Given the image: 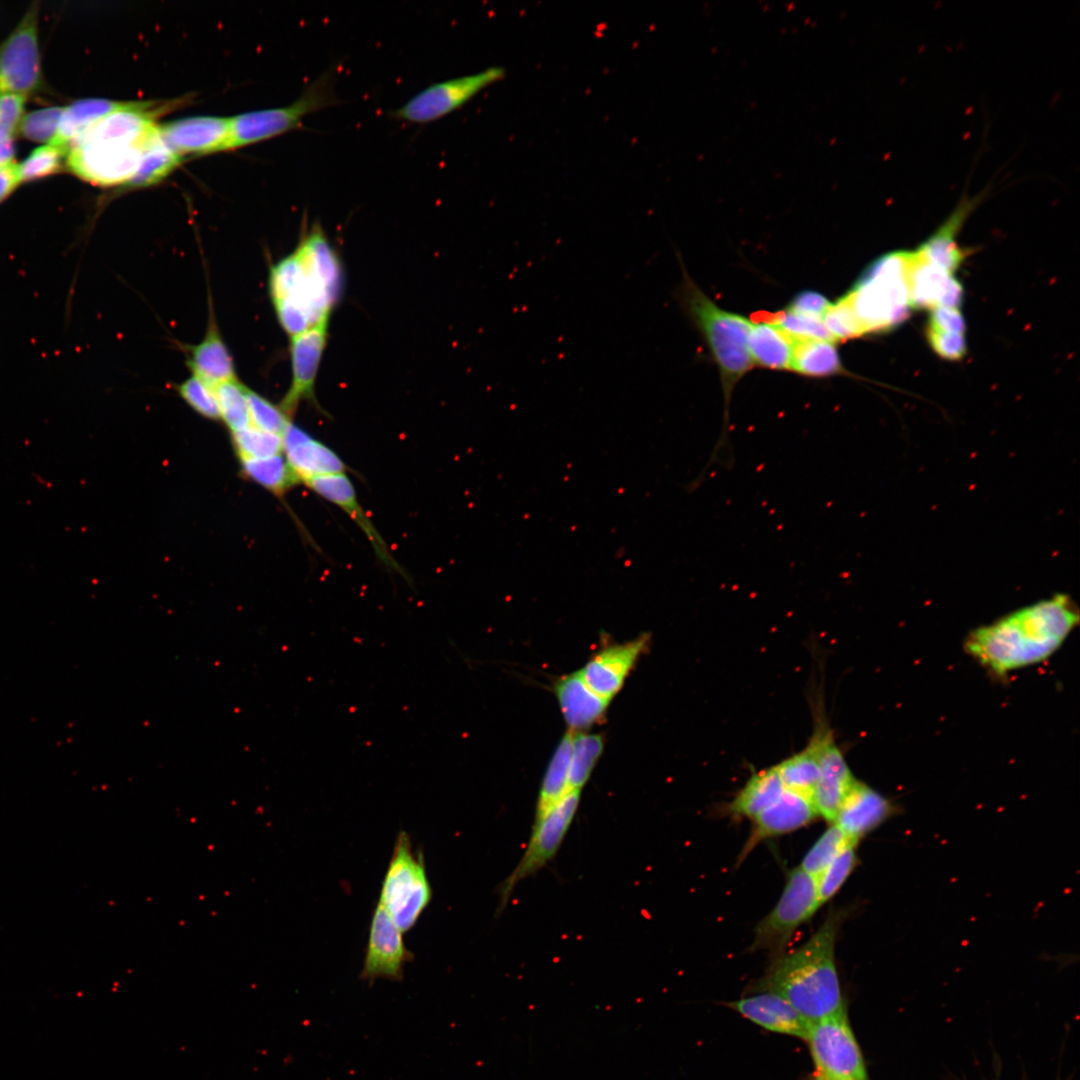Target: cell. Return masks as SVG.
<instances>
[{
    "instance_id": "1",
    "label": "cell",
    "mask_w": 1080,
    "mask_h": 1080,
    "mask_svg": "<svg viewBox=\"0 0 1080 1080\" xmlns=\"http://www.w3.org/2000/svg\"><path fill=\"white\" fill-rule=\"evenodd\" d=\"M1078 622L1072 600L1055 595L976 629L965 649L979 664L1002 675L1047 659Z\"/></svg>"
},
{
    "instance_id": "2",
    "label": "cell",
    "mask_w": 1080,
    "mask_h": 1080,
    "mask_svg": "<svg viewBox=\"0 0 1080 1080\" xmlns=\"http://www.w3.org/2000/svg\"><path fill=\"white\" fill-rule=\"evenodd\" d=\"M839 923L830 912L808 941L775 957L754 991L780 995L811 1023L845 1012L835 963Z\"/></svg>"
},
{
    "instance_id": "3",
    "label": "cell",
    "mask_w": 1080,
    "mask_h": 1080,
    "mask_svg": "<svg viewBox=\"0 0 1080 1080\" xmlns=\"http://www.w3.org/2000/svg\"><path fill=\"white\" fill-rule=\"evenodd\" d=\"M682 281L675 297L683 311L702 335L720 373L725 401L722 435L711 459L715 458L723 442L728 446L729 402L734 387L754 366L748 348L752 321L738 313L727 311L711 300L687 273L680 257ZM730 449V447L728 446Z\"/></svg>"
},
{
    "instance_id": "4",
    "label": "cell",
    "mask_w": 1080,
    "mask_h": 1080,
    "mask_svg": "<svg viewBox=\"0 0 1080 1080\" xmlns=\"http://www.w3.org/2000/svg\"><path fill=\"white\" fill-rule=\"evenodd\" d=\"M912 252L898 251L871 263L844 295L865 334L888 331L904 322L910 311L907 275Z\"/></svg>"
},
{
    "instance_id": "5",
    "label": "cell",
    "mask_w": 1080,
    "mask_h": 1080,
    "mask_svg": "<svg viewBox=\"0 0 1080 1080\" xmlns=\"http://www.w3.org/2000/svg\"><path fill=\"white\" fill-rule=\"evenodd\" d=\"M151 142L136 143L98 120L70 144L66 168L97 186L127 185Z\"/></svg>"
},
{
    "instance_id": "6",
    "label": "cell",
    "mask_w": 1080,
    "mask_h": 1080,
    "mask_svg": "<svg viewBox=\"0 0 1080 1080\" xmlns=\"http://www.w3.org/2000/svg\"><path fill=\"white\" fill-rule=\"evenodd\" d=\"M431 899L432 888L424 856L421 851L413 850L409 834L400 831L383 879L378 904L397 927L406 932L416 924Z\"/></svg>"
},
{
    "instance_id": "7",
    "label": "cell",
    "mask_w": 1080,
    "mask_h": 1080,
    "mask_svg": "<svg viewBox=\"0 0 1080 1080\" xmlns=\"http://www.w3.org/2000/svg\"><path fill=\"white\" fill-rule=\"evenodd\" d=\"M335 71H325L293 103L251 111L230 118L229 149L278 136L303 124L308 114L336 105Z\"/></svg>"
},
{
    "instance_id": "8",
    "label": "cell",
    "mask_w": 1080,
    "mask_h": 1080,
    "mask_svg": "<svg viewBox=\"0 0 1080 1080\" xmlns=\"http://www.w3.org/2000/svg\"><path fill=\"white\" fill-rule=\"evenodd\" d=\"M820 907L816 879L799 866L786 878L775 907L755 927L750 950L782 953L796 930L808 922Z\"/></svg>"
},
{
    "instance_id": "9",
    "label": "cell",
    "mask_w": 1080,
    "mask_h": 1080,
    "mask_svg": "<svg viewBox=\"0 0 1080 1080\" xmlns=\"http://www.w3.org/2000/svg\"><path fill=\"white\" fill-rule=\"evenodd\" d=\"M580 795V790H569L540 820L534 822L520 861L499 887L498 912L505 908L521 881L536 874L555 857L574 820Z\"/></svg>"
},
{
    "instance_id": "10",
    "label": "cell",
    "mask_w": 1080,
    "mask_h": 1080,
    "mask_svg": "<svg viewBox=\"0 0 1080 1080\" xmlns=\"http://www.w3.org/2000/svg\"><path fill=\"white\" fill-rule=\"evenodd\" d=\"M38 15V3L34 2L0 43V95L27 97L43 86Z\"/></svg>"
},
{
    "instance_id": "11",
    "label": "cell",
    "mask_w": 1080,
    "mask_h": 1080,
    "mask_svg": "<svg viewBox=\"0 0 1080 1080\" xmlns=\"http://www.w3.org/2000/svg\"><path fill=\"white\" fill-rule=\"evenodd\" d=\"M806 1040L816 1074L833 1080H867L863 1055L846 1011L811 1023Z\"/></svg>"
},
{
    "instance_id": "12",
    "label": "cell",
    "mask_w": 1080,
    "mask_h": 1080,
    "mask_svg": "<svg viewBox=\"0 0 1080 1080\" xmlns=\"http://www.w3.org/2000/svg\"><path fill=\"white\" fill-rule=\"evenodd\" d=\"M504 75L502 67L492 66L475 74L436 82L412 96L402 106L389 111L388 115L392 119L413 124L434 122L462 107Z\"/></svg>"
},
{
    "instance_id": "13",
    "label": "cell",
    "mask_w": 1080,
    "mask_h": 1080,
    "mask_svg": "<svg viewBox=\"0 0 1080 1080\" xmlns=\"http://www.w3.org/2000/svg\"><path fill=\"white\" fill-rule=\"evenodd\" d=\"M810 741L816 748L819 764V780L813 802L819 816L832 824L856 778L823 718H817Z\"/></svg>"
},
{
    "instance_id": "14",
    "label": "cell",
    "mask_w": 1080,
    "mask_h": 1080,
    "mask_svg": "<svg viewBox=\"0 0 1080 1080\" xmlns=\"http://www.w3.org/2000/svg\"><path fill=\"white\" fill-rule=\"evenodd\" d=\"M328 322L329 319L322 320L290 337L291 384L278 405L291 420L301 401L314 400L315 382L328 337Z\"/></svg>"
},
{
    "instance_id": "15",
    "label": "cell",
    "mask_w": 1080,
    "mask_h": 1080,
    "mask_svg": "<svg viewBox=\"0 0 1080 1080\" xmlns=\"http://www.w3.org/2000/svg\"><path fill=\"white\" fill-rule=\"evenodd\" d=\"M411 959L402 931L378 904L371 918L361 978L371 983L378 978L400 980L405 964Z\"/></svg>"
},
{
    "instance_id": "16",
    "label": "cell",
    "mask_w": 1080,
    "mask_h": 1080,
    "mask_svg": "<svg viewBox=\"0 0 1080 1080\" xmlns=\"http://www.w3.org/2000/svg\"><path fill=\"white\" fill-rule=\"evenodd\" d=\"M649 641L648 634H642L633 640L598 650L580 670L584 681L595 693L611 700L648 648Z\"/></svg>"
},
{
    "instance_id": "17",
    "label": "cell",
    "mask_w": 1080,
    "mask_h": 1080,
    "mask_svg": "<svg viewBox=\"0 0 1080 1080\" xmlns=\"http://www.w3.org/2000/svg\"><path fill=\"white\" fill-rule=\"evenodd\" d=\"M282 453L297 480L302 483L349 469L329 446L311 436L292 421L281 435Z\"/></svg>"
},
{
    "instance_id": "18",
    "label": "cell",
    "mask_w": 1080,
    "mask_h": 1080,
    "mask_svg": "<svg viewBox=\"0 0 1080 1080\" xmlns=\"http://www.w3.org/2000/svg\"><path fill=\"white\" fill-rule=\"evenodd\" d=\"M305 485L321 498L338 506L356 523L383 565L391 571L406 576L378 529L358 502L354 485L346 473L317 477L307 481Z\"/></svg>"
},
{
    "instance_id": "19",
    "label": "cell",
    "mask_w": 1080,
    "mask_h": 1080,
    "mask_svg": "<svg viewBox=\"0 0 1080 1080\" xmlns=\"http://www.w3.org/2000/svg\"><path fill=\"white\" fill-rule=\"evenodd\" d=\"M230 118L192 116L159 124L163 141L177 154H207L229 149Z\"/></svg>"
},
{
    "instance_id": "20",
    "label": "cell",
    "mask_w": 1080,
    "mask_h": 1080,
    "mask_svg": "<svg viewBox=\"0 0 1080 1080\" xmlns=\"http://www.w3.org/2000/svg\"><path fill=\"white\" fill-rule=\"evenodd\" d=\"M818 816L811 799L785 789L771 806L752 819V830L739 855L738 863L760 842L793 832L813 822Z\"/></svg>"
},
{
    "instance_id": "21",
    "label": "cell",
    "mask_w": 1080,
    "mask_h": 1080,
    "mask_svg": "<svg viewBox=\"0 0 1080 1080\" xmlns=\"http://www.w3.org/2000/svg\"><path fill=\"white\" fill-rule=\"evenodd\" d=\"M908 301L912 309L949 307L959 309L963 288L951 274L924 261L912 252L907 275Z\"/></svg>"
},
{
    "instance_id": "22",
    "label": "cell",
    "mask_w": 1080,
    "mask_h": 1080,
    "mask_svg": "<svg viewBox=\"0 0 1080 1080\" xmlns=\"http://www.w3.org/2000/svg\"><path fill=\"white\" fill-rule=\"evenodd\" d=\"M894 812V806L882 794L856 779L843 799L834 820L848 837L858 842L869 832L886 821Z\"/></svg>"
},
{
    "instance_id": "23",
    "label": "cell",
    "mask_w": 1080,
    "mask_h": 1080,
    "mask_svg": "<svg viewBox=\"0 0 1080 1080\" xmlns=\"http://www.w3.org/2000/svg\"><path fill=\"white\" fill-rule=\"evenodd\" d=\"M989 186L975 196L964 193L949 217L916 250L926 262L953 274L961 265L966 253L958 246L955 237L968 216L987 197Z\"/></svg>"
},
{
    "instance_id": "24",
    "label": "cell",
    "mask_w": 1080,
    "mask_h": 1080,
    "mask_svg": "<svg viewBox=\"0 0 1080 1080\" xmlns=\"http://www.w3.org/2000/svg\"><path fill=\"white\" fill-rule=\"evenodd\" d=\"M730 1006L753 1023L776 1033L806 1039L811 1026L786 999L772 992H757Z\"/></svg>"
},
{
    "instance_id": "25",
    "label": "cell",
    "mask_w": 1080,
    "mask_h": 1080,
    "mask_svg": "<svg viewBox=\"0 0 1080 1080\" xmlns=\"http://www.w3.org/2000/svg\"><path fill=\"white\" fill-rule=\"evenodd\" d=\"M554 692L569 730L574 732H583L599 723L610 702L587 685L580 670L559 678Z\"/></svg>"
},
{
    "instance_id": "26",
    "label": "cell",
    "mask_w": 1080,
    "mask_h": 1080,
    "mask_svg": "<svg viewBox=\"0 0 1080 1080\" xmlns=\"http://www.w3.org/2000/svg\"><path fill=\"white\" fill-rule=\"evenodd\" d=\"M296 251L314 285L335 305L342 291V267L321 225L312 226Z\"/></svg>"
},
{
    "instance_id": "27",
    "label": "cell",
    "mask_w": 1080,
    "mask_h": 1080,
    "mask_svg": "<svg viewBox=\"0 0 1080 1080\" xmlns=\"http://www.w3.org/2000/svg\"><path fill=\"white\" fill-rule=\"evenodd\" d=\"M186 364L191 375L213 388L237 378L233 357L221 336L212 308L204 337L188 347Z\"/></svg>"
},
{
    "instance_id": "28",
    "label": "cell",
    "mask_w": 1080,
    "mask_h": 1080,
    "mask_svg": "<svg viewBox=\"0 0 1080 1080\" xmlns=\"http://www.w3.org/2000/svg\"><path fill=\"white\" fill-rule=\"evenodd\" d=\"M795 340L772 322L752 323L748 348L753 365L772 370H791Z\"/></svg>"
},
{
    "instance_id": "29",
    "label": "cell",
    "mask_w": 1080,
    "mask_h": 1080,
    "mask_svg": "<svg viewBox=\"0 0 1080 1080\" xmlns=\"http://www.w3.org/2000/svg\"><path fill=\"white\" fill-rule=\"evenodd\" d=\"M127 101L106 98H83L63 107L56 135L51 143L66 151L70 144L90 126L112 111L121 108Z\"/></svg>"
},
{
    "instance_id": "30",
    "label": "cell",
    "mask_w": 1080,
    "mask_h": 1080,
    "mask_svg": "<svg viewBox=\"0 0 1080 1080\" xmlns=\"http://www.w3.org/2000/svg\"><path fill=\"white\" fill-rule=\"evenodd\" d=\"M785 790L775 766L754 772L728 805L736 817L753 819L771 806Z\"/></svg>"
},
{
    "instance_id": "31",
    "label": "cell",
    "mask_w": 1080,
    "mask_h": 1080,
    "mask_svg": "<svg viewBox=\"0 0 1080 1080\" xmlns=\"http://www.w3.org/2000/svg\"><path fill=\"white\" fill-rule=\"evenodd\" d=\"M573 735L574 731L568 729L549 762L537 797L534 822L540 820L568 792Z\"/></svg>"
},
{
    "instance_id": "32",
    "label": "cell",
    "mask_w": 1080,
    "mask_h": 1080,
    "mask_svg": "<svg viewBox=\"0 0 1080 1080\" xmlns=\"http://www.w3.org/2000/svg\"><path fill=\"white\" fill-rule=\"evenodd\" d=\"M791 371L809 377H829L842 374L836 342L829 340H795Z\"/></svg>"
},
{
    "instance_id": "33",
    "label": "cell",
    "mask_w": 1080,
    "mask_h": 1080,
    "mask_svg": "<svg viewBox=\"0 0 1080 1080\" xmlns=\"http://www.w3.org/2000/svg\"><path fill=\"white\" fill-rule=\"evenodd\" d=\"M785 789L813 801L819 780V764L816 748L809 740L801 751L775 765Z\"/></svg>"
},
{
    "instance_id": "34",
    "label": "cell",
    "mask_w": 1080,
    "mask_h": 1080,
    "mask_svg": "<svg viewBox=\"0 0 1080 1080\" xmlns=\"http://www.w3.org/2000/svg\"><path fill=\"white\" fill-rule=\"evenodd\" d=\"M241 472L249 480L282 496L299 483L290 469L283 453L259 458L240 460Z\"/></svg>"
},
{
    "instance_id": "35",
    "label": "cell",
    "mask_w": 1080,
    "mask_h": 1080,
    "mask_svg": "<svg viewBox=\"0 0 1080 1080\" xmlns=\"http://www.w3.org/2000/svg\"><path fill=\"white\" fill-rule=\"evenodd\" d=\"M181 159L182 156L173 151L158 134L143 151L139 166L127 185H153L171 173Z\"/></svg>"
},
{
    "instance_id": "36",
    "label": "cell",
    "mask_w": 1080,
    "mask_h": 1080,
    "mask_svg": "<svg viewBox=\"0 0 1080 1080\" xmlns=\"http://www.w3.org/2000/svg\"><path fill=\"white\" fill-rule=\"evenodd\" d=\"M603 748L604 738L601 734L574 732L568 774V791H581L590 778Z\"/></svg>"
},
{
    "instance_id": "37",
    "label": "cell",
    "mask_w": 1080,
    "mask_h": 1080,
    "mask_svg": "<svg viewBox=\"0 0 1080 1080\" xmlns=\"http://www.w3.org/2000/svg\"><path fill=\"white\" fill-rule=\"evenodd\" d=\"M220 419L230 432H237L250 426L247 387L238 378L223 382L214 387Z\"/></svg>"
},
{
    "instance_id": "38",
    "label": "cell",
    "mask_w": 1080,
    "mask_h": 1080,
    "mask_svg": "<svg viewBox=\"0 0 1080 1080\" xmlns=\"http://www.w3.org/2000/svg\"><path fill=\"white\" fill-rule=\"evenodd\" d=\"M849 843L853 842L848 839L845 833L836 824L832 823L806 853L799 867L804 872L817 879L838 853Z\"/></svg>"
},
{
    "instance_id": "39",
    "label": "cell",
    "mask_w": 1080,
    "mask_h": 1080,
    "mask_svg": "<svg viewBox=\"0 0 1080 1080\" xmlns=\"http://www.w3.org/2000/svg\"><path fill=\"white\" fill-rule=\"evenodd\" d=\"M67 151L53 144L34 149L17 164L20 183L30 182L59 173L66 167Z\"/></svg>"
},
{
    "instance_id": "40",
    "label": "cell",
    "mask_w": 1080,
    "mask_h": 1080,
    "mask_svg": "<svg viewBox=\"0 0 1080 1080\" xmlns=\"http://www.w3.org/2000/svg\"><path fill=\"white\" fill-rule=\"evenodd\" d=\"M856 844H847L817 877V894L820 906L830 900L842 887L855 869L858 857Z\"/></svg>"
},
{
    "instance_id": "41",
    "label": "cell",
    "mask_w": 1080,
    "mask_h": 1080,
    "mask_svg": "<svg viewBox=\"0 0 1080 1080\" xmlns=\"http://www.w3.org/2000/svg\"><path fill=\"white\" fill-rule=\"evenodd\" d=\"M232 445L240 460L259 459L282 453L280 435L249 426L232 432Z\"/></svg>"
},
{
    "instance_id": "42",
    "label": "cell",
    "mask_w": 1080,
    "mask_h": 1080,
    "mask_svg": "<svg viewBox=\"0 0 1080 1080\" xmlns=\"http://www.w3.org/2000/svg\"><path fill=\"white\" fill-rule=\"evenodd\" d=\"M247 400L249 408L250 425L270 433L282 435L287 425L292 421L281 410L279 405L247 388Z\"/></svg>"
},
{
    "instance_id": "43",
    "label": "cell",
    "mask_w": 1080,
    "mask_h": 1080,
    "mask_svg": "<svg viewBox=\"0 0 1080 1080\" xmlns=\"http://www.w3.org/2000/svg\"><path fill=\"white\" fill-rule=\"evenodd\" d=\"M63 107L51 106L31 111L23 116L19 132L33 142L49 144L54 139Z\"/></svg>"
},
{
    "instance_id": "44",
    "label": "cell",
    "mask_w": 1080,
    "mask_h": 1080,
    "mask_svg": "<svg viewBox=\"0 0 1080 1080\" xmlns=\"http://www.w3.org/2000/svg\"><path fill=\"white\" fill-rule=\"evenodd\" d=\"M176 391L199 415L210 420L220 419L214 388L198 377L191 375L176 385Z\"/></svg>"
},
{
    "instance_id": "45",
    "label": "cell",
    "mask_w": 1080,
    "mask_h": 1080,
    "mask_svg": "<svg viewBox=\"0 0 1080 1080\" xmlns=\"http://www.w3.org/2000/svg\"><path fill=\"white\" fill-rule=\"evenodd\" d=\"M770 322L794 340H829L836 342L821 319L799 315L785 309Z\"/></svg>"
},
{
    "instance_id": "46",
    "label": "cell",
    "mask_w": 1080,
    "mask_h": 1080,
    "mask_svg": "<svg viewBox=\"0 0 1080 1080\" xmlns=\"http://www.w3.org/2000/svg\"><path fill=\"white\" fill-rule=\"evenodd\" d=\"M822 321L836 342L865 335L855 313L844 297L830 305Z\"/></svg>"
},
{
    "instance_id": "47",
    "label": "cell",
    "mask_w": 1080,
    "mask_h": 1080,
    "mask_svg": "<svg viewBox=\"0 0 1080 1080\" xmlns=\"http://www.w3.org/2000/svg\"><path fill=\"white\" fill-rule=\"evenodd\" d=\"M25 99L17 94L0 95V144L14 141L24 116Z\"/></svg>"
},
{
    "instance_id": "48",
    "label": "cell",
    "mask_w": 1080,
    "mask_h": 1080,
    "mask_svg": "<svg viewBox=\"0 0 1080 1080\" xmlns=\"http://www.w3.org/2000/svg\"><path fill=\"white\" fill-rule=\"evenodd\" d=\"M926 336L931 348L944 359L960 360L967 352L963 334L941 332L927 327Z\"/></svg>"
},
{
    "instance_id": "49",
    "label": "cell",
    "mask_w": 1080,
    "mask_h": 1080,
    "mask_svg": "<svg viewBox=\"0 0 1080 1080\" xmlns=\"http://www.w3.org/2000/svg\"><path fill=\"white\" fill-rule=\"evenodd\" d=\"M831 304L832 302L823 294L813 290H804L791 300L786 310L822 320Z\"/></svg>"
},
{
    "instance_id": "50",
    "label": "cell",
    "mask_w": 1080,
    "mask_h": 1080,
    "mask_svg": "<svg viewBox=\"0 0 1080 1080\" xmlns=\"http://www.w3.org/2000/svg\"><path fill=\"white\" fill-rule=\"evenodd\" d=\"M927 327L963 335L966 331L965 319L959 309L942 306L931 309Z\"/></svg>"
},
{
    "instance_id": "51",
    "label": "cell",
    "mask_w": 1080,
    "mask_h": 1080,
    "mask_svg": "<svg viewBox=\"0 0 1080 1080\" xmlns=\"http://www.w3.org/2000/svg\"><path fill=\"white\" fill-rule=\"evenodd\" d=\"M20 184L15 162L0 165V205Z\"/></svg>"
},
{
    "instance_id": "52",
    "label": "cell",
    "mask_w": 1080,
    "mask_h": 1080,
    "mask_svg": "<svg viewBox=\"0 0 1080 1080\" xmlns=\"http://www.w3.org/2000/svg\"><path fill=\"white\" fill-rule=\"evenodd\" d=\"M15 144L9 141L0 144V165L14 162Z\"/></svg>"
},
{
    "instance_id": "53",
    "label": "cell",
    "mask_w": 1080,
    "mask_h": 1080,
    "mask_svg": "<svg viewBox=\"0 0 1080 1080\" xmlns=\"http://www.w3.org/2000/svg\"><path fill=\"white\" fill-rule=\"evenodd\" d=\"M815 1080H833V1079L826 1078V1077L821 1076L819 1074H815Z\"/></svg>"
}]
</instances>
